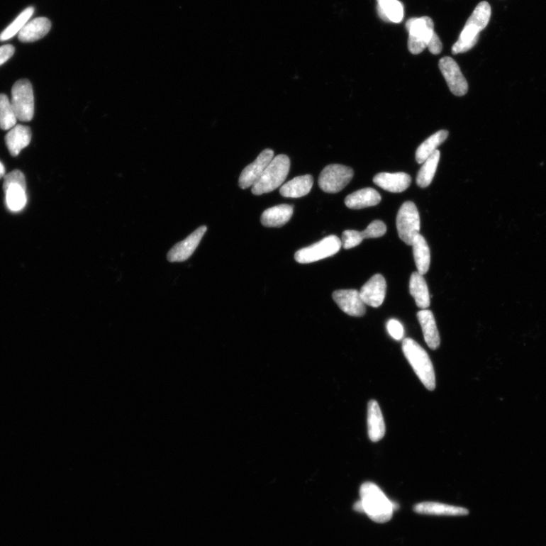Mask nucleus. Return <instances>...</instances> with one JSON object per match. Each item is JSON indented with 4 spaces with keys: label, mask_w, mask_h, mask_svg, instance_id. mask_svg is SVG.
Here are the masks:
<instances>
[{
    "label": "nucleus",
    "mask_w": 546,
    "mask_h": 546,
    "mask_svg": "<svg viewBox=\"0 0 546 546\" xmlns=\"http://www.w3.org/2000/svg\"><path fill=\"white\" fill-rule=\"evenodd\" d=\"M360 496L364 511L371 520L379 523L391 520L394 505L377 485L371 482L363 484L360 489Z\"/></svg>",
    "instance_id": "obj_1"
},
{
    "label": "nucleus",
    "mask_w": 546,
    "mask_h": 546,
    "mask_svg": "<svg viewBox=\"0 0 546 546\" xmlns=\"http://www.w3.org/2000/svg\"><path fill=\"white\" fill-rule=\"evenodd\" d=\"M402 351L423 386L433 391L435 389V374L428 352L411 338L403 340Z\"/></svg>",
    "instance_id": "obj_2"
},
{
    "label": "nucleus",
    "mask_w": 546,
    "mask_h": 546,
    "mask_svg": "<svg viewBox=\"0 0 546 546\" xmlns=\"http://www.w3.org/2000/svg\"><path fill=\"white\" fill-rule=\"evenodd\" d=\"M290 167L291 162L288 156L280 155L273 158L259 180L253 185L251 191L259 196L277 189L286 181Z\"/></svg>",
    "instance_id": "obj_3"
},
{
    "label": "nucleus",
    "mask_w": 546,
    "mask_h": 546,
    "mask_svg": "<svg viewBox=\"0 0 546 546\" xmlns=\"http://www.w3.org/2000/svg\"><path fill=\"white\" fill-rule=\"evenodd\" d=\"M12 106L18 120L30 122L35 114L34 92L30 82L21 79L16 82L12 89Z\"/></svg>",
    "instance_id": "obj_4"
},
{
    "label": "nucleus",
    "mask_w": 546,
    "mask_h": 546,
    "mask_svg": "<svg viewBox=\"0 0 546 546\" xmlns=\"http://www.w3.org/2000/svg\"><path fill=\"white\" fill-rule=\"evenodd\" d=\"M406 28L409 32V51L414 55L422 52L428 48L435 32L433 21L428 16L411 18L407 21Z\"/></svg>",
    "instance_id": "obj_5"
},
{
    "label": "nucleus",
    "mask_w": 546,
    "mask_h": 546,
    "mask_svg": "<svg viewBox=\"0 0 546 546\" xmlns=\"http://www.w3.org/2000/svg\"><path fill=\"white\" fill-rule=\"evenodd\" d=\"M4 189L8 209L12 212L23 211L27 203L25 174L19 170L7 174L4 177Z\"/></svg>",
    "instance_id": "obj_6"
},
{
    "label": "nucleus",
    "mask_w": 546,
    "mask_h": 546,
    "mask_svg": "<svg viewBox=\"0 0 546 546\" xmlns=\"http://www.w3.org/2000/svg\"><path fill=\"white\" fill-rule=\"evenodd\" d=\"M396 226L399 238L408 245L420 230V218L416 205L411 201L403 203L398 213Z\"/></svg>",
    "instance_id": "obj_7"
},
{
    "label": "nucleus",
    "mask_w": 546,
    "mask_h": 546,
    "mask_svg": "<svg viewBox=\"0 0 546 546\" xmlns=\"http://www.w3.org/2000/svg\"><path fill=\"white\" fill-rule=\"evenodd\" d=\"M342 246L340 238L335 235H330L318 243L301 249L294 255V259L299 264H311L335 255L340 250Z\"/></svg>",
    "instance_id": "obj_8"
},
{
    "label": "nucleus",
    "mask_w": 546,
    "mask_h": 546,
    "mask_svg": "<svg viewBox=\"0 0 546 546\" xmlns=\"http://www.w3.org/2000/svg\"><path fill=\"white\" fill-rule=\"evenodd\" d=\"M353 177L354 170L352 168L340 164H332L321 172L319 186L324 192L335 194L343 190Z\"/></svg>",
    "instance_id": "obj_9"
},
{
    "label": "nucleus",
    "mask_w": 546,
    "mask_h": 546,
    "mask_svg": "<svg viewBox=\"0 0 546 546\" xmlns=\"http://www.w3.org/2000/svg\"><path fill=\"white\" fill-rule=\"evenodd\" d=\"M439 67L453 94L462 96L467 93L468 83L459 65L452 58L445 57L441 59Z\"/></svg>",
    "instance_id": "obj_10"
},
{
    "label": "nucleus",
    "mask_w": 546,
    "mask_h": 546,
    "mask_svg": "<svg viewBox=\"0 0 546 546\" xmlns=\"http://www.w3.org/2000/svg\"><path fill=\"white\" fill-rule=\"evenodd\" d=\"M274 158V151L265 149L262 151L257 158L245 167L240 174L238 184L242 189L252 187L259 180L272 159Z\"/></svg>",
    "instance_id": "obj_11"
},
{
    "label": "nucleus",
    "mask_w": 546,
    "mask_h": 546,
    "mask_svg": "<svg viewBox=\"0 0 546 546\" xmlns=\"http://www.w3.org/2000/svg\"><path fill=\"white\" fill-rule=\"evenodd\" d=\"M333 299L340 308L349 316H363L366 313V304L355 289L338 290L333 292Z\"/></svg>",
    "instance_id": "obj_12"
},
{
    "label": "nucleus",
    "mask_w": 546,
    "mask_h": 546,
    "mask_svg": "<svg viewBox=\"0 0 546 546\" xmlns=\"http://www.w3.org/2000/svg\"><path fill=\"white\" fill-rule=\"evenodd\" d=\"M207 230V227L203 225L191 233L182 242L174 245L167 255L169 262H183L187 260L199 247L201 239Z\"/></svg>",
    "instance_id": "obj_13"
},
{
    "label": "nucleus",
    "mask_w": 546,
    "mask_h": 546,
    "mask_svg": "<svg viewBox=\"0 0 546 546\" xmlns=\"http://www.w3.org/2000/svg\"><path fill=\"white\" fill-rule=\"evenodd\" d=\"M386 289L385 278L381 274H376L360 289V296L365 304L379 308L384 302Z\"/></svg>",
    "instance_id": "obj_14"
},
{
    "label": "nucleus",
    "mask_w": 546,
    "mask_h": 546,
    "mask_svg": "<svg viewBox=\"0 0 546 546\" xmlns=\"http://www.w3.org/2000/svg\"><path fill=\"white\" fill-rule=\"evenodd\" d=\"M374 182L377 186L385 191L391 193H401L409 188L411 178L408 174L405 172H381L377 174L374 178Z\"/></svg>",
    "instance_id": "obj_15"
},
{
    "label": "nucleus",
    "mask_w": 546,
    "mask_h": 546,
    "mask_svg": "<svg viewBox=\"0 0 546 546\" xmlns=\"http://www.w3.org/2000/svg\"><path fill=\"white\" fill-rule=\"evenodd\" d=\"M367 428L371 441L377 442L384 439L386 425L379 403L375 400H371L368 403Z\"/></svg>",
    "instance_id": "obj_16"
},
{
    "label": "nucleus",
    "mask_w": 546,
    "mask_h": 546,
    "mask_svg": "<svg viewBox=\"0 0 546 546\" xmlns=\"http://www.w3.org/2000/svg\"><path fill=\"white\" fill-rule=\"evenodd\" d=\"M421 325L425 343L432 350H436L440 346L441 340L433 312L430 310H421L417 314Z\"/></svg>",
    "instance_id": "obj_17"
},
{
    "label": "nucleus",
    "mask_w": 546,
    "mask_h": 546,
    "mask_svg": "<svg viewBox=\"0 0 546 546\" xmlns=\"http://www.w3.org/2000/svg\"><path fill=\"white\" fill-rule=\"evenodd\" d=\"M413 510L420 515L465 516L469 514V511L467 508L433 501L421 502V503L415 506Z\"/></svg>",
    "instance_id": "obj_18"
},
{
    "label": "nucleus",
    "mask_w": 546,
    "mask_h": 546,
    "mask_svg": "<svg viewBox=\"0 0 546 546\" xmlns=\"http://www.w3.org/2000/svg\"><path fill=\"white\" fill-rule=\"evenodd\" d=\"M10 155L17 157L21 150L29 145L31 140V130L29 127L18 125L10 129L5 138Z\"/></svg>",
    "instance_id": "obj_19"
},
{
    "label": "nucleus",
    "mask_w": 546,
    "mask_h": 546,
    "mask_svg": "<svg viewBox=\"0 0 546 546\" xmlns=\"http://www.w3.org/2000/svg\"><path fill=\"white\" fill-rule=\"evenodd\" d=\"M50 29L51 23L48 18L40 17L32 19L18 33V39L23 43L35 42L45 37Z\"/></svg>",
    "instance_id": "obj_20"
},
{
    "label": "nucleus",
    "mask_w": 546,
    "mask_h": 546,
    "mask_svg": "<svg viewBox=\"0 0 546 546\" xmlns=\"http://www.w3.org/2000/svg\"><path fill=\"white\" fill-rule=\"evenodd\" d=\"M381 200V196L377 191L367 188L349 194L345 200V204L349 209L360 210L376 206Z\"/></svg>",
    "instance_id": "obj_21"
},
{
    "label": "nucleus",
    "mask_w": 546,
    "mask_h": 546,
    "mask_svg": "<svg viewBox=\"0 0 546 546\" xmlns=\"http://www.w3.org/2000/svg\"><path fill=\"white\" fill-rule=\"evenodd\" d=\"M293 211V206L289 204L271 207L262 214L261 223L266 227H282L291 220Z\"/></svg>",
    "instance_id": "obj_22"
},
{
    "label": "nucleus",
    "mask_w": 546,
    "mask_h": 546,
    "mask_svg": "<svg viewBox=\"0 0 546 546\" xmlns=\"http://www.w3.org/2000/svg\"><path fill=\"white\" fill-rule=\"evenodd\" d=\"M313 184L311 174L298 177L284 184L280 189V194L285 198L299 199L310 193Z\"/></svg>",
    "instance_id": "obj_23"
},
{
    "label": "nucleus",
    "mask_w": 546,
    "mask_h": 546,
    "mask_svg": "<svg viewBox=\"0 0 546 546\" xmlns=\"http://www.w3.org/2000/svg\"><path fill=\"white\" fill-rule=\"evenodd\" d=\"M410 293L418 307L422 310L430 306V296L427 282L418 272H414L410 279Z\"/></svg>",
    "instance_id": "obj_24"
},
{
    "label": "nucleus",
    "mask_w": 546,
    "mask_h": 546,
    "mask_svg": "<svg viewBox=\"0 0 546 546\" xmlns=\"http://www.w3.org/2000/svg\"><path fill=\"white\" fill-rule=\"evenodd\" d=\"M413 254L418 272L421 275L428 273L430 266V250L425 239L420 234L414 238L413 244Z\"/></svg>",
    "instance_id": "obj_25"
},
{
    "label": "nucleus",
    "mask_w": 546,
    "mask_h": 546,
    "mask_svg": "<svg viewBox=\"0 0 546 546\" xmlns=\"http://www.w3.org/2000/svg\"><path fill=\"white\" fill-rule=\"evenodd\" d=\"M377 13L386 23H400L403 18V7L399 0H377Z\"/></svg>",
    "instance_id": "obj_26"
},
{
    "label": "nucleus",
    "mask_w": 546,
    "mask_h": 546,
    "mask_svg": "<svg viewBox=\"0 0 546 546\" xmlns=\"http://www.w3.org/2000/svg\"><path fill=\"white\" fill-rule=\"evenodd\" d=\"M449 136V132L446 130H440L421 144L416 152V160L419 164H423L433 152L437 150Z\"/></svg>",
    "instance_id": "obj_27"
},
{
    "label": "nucleus",
    "mask_w": 546,
    "mask_h": 546,
    "mask_svg": "<svg viewBox=\"0 0 546 546\" xmlns=\"http://www.w3.org/2000/svg\"><path fill=\"white\" fill-rule=\"evenodd\" d=\"M479 33V30L476 27L466 24L459 38L452 47V53L455 55L464 53L472 50L477 45Z\"/></svg>",
    "instance_id": "obj_28"
},
{
    "label": "nucleus",
    "mask_w": 546,
    "mask_h": 546,
    "mask_svg": "<svg viewBox=\"0 0 546 546\" xmlns=\"http://www.w3.org/2000/svg\"><path fill=\"white\" fill-rule=\"evenodd\" d=\"M440 159V152L437 150L423 163L417 177V184L419 187L422 189L428 188L431 184L437 167H438Z\"/></svg>",
    "instance_id": "obj_29"
},
{
    "label": "nucleus",
    "mask_w": 546,
    "mask_h": 546,
    "mask_svg": "<svg viewBox=\"0 0 546 546\" xmlns=\"http://www.w3.org/2000/svg\"><path fill=\"white\" fill-rule=\"evenodd\" d=\"M17 117L12 104L5 94H0V128L10 130L16 126Z\"/></svg>",
    "instance_id": "obj_30"
},
{
    "label": "nucleus",
    "mask_w": 546,
    "mask_h": 546,
    "mask_svg": "<svg viewBox=\"0 0 546 546\" xmlns=\"http://www.w3.org/2000/svg\"><path fill=\"white\" fill-rule=\"evenodd\" d=\"M491 14L490 5L487 2L483 1L477 5L471 17L467 21L466 24L472 25L481 32L487 27Z\"/></svg>",
    "instance_id": "obj_31"
},
{
    "label": "nucleus",
    "mask_w": 546,
    "mask_h": 546,
    "mask_svg": "<svg viewBox=\"0 0 546 546\" xmlns=\"http://www.w3.org/2000/svg\"><path fill=\"white\" fill-rule=\"evenodd\" d=\"M35 9L33 7H28L23 11L11 24L6 28L0 35V40L5 41L13 38L16 35L24 28L27 24L30 17L34 14Z\"/></svg>",
    "instance_id": "obj_32"
},
{
    "label": "nucleus",
    "mask_w": 546,
    "mask_h": 546,
    "mask_svg": "<svg viewBox=\"0 0 546 546\" xmlns=\"http://www.w3.org/2000/svg\"><path fill=\"white\" fill-rule=\"evenodd\" d=\"M387 231L386 224L380 221H375L371 223L365 230L362 232L364 239L377 238L384 236Z\"/></svg>",
    "instance_id": "obj_33"
},
{
    "label": "nucleus",
    "mask_w": 546,
    "mask_h": 546,
    "mask_svg": "<svg viewBox=\"0 0 546 546\" xmlns=\"http://www.w3.org/2000/svg\"><path fill=\"white\" fill-rule=\"evenodd\" d=\"M362 232L346 230L342 233V244L345 249H351L360 245L364 241Z\"/></svg>",
    "instance_id": "obj_34"
},
{
    "label": "nucleus",
    "mask_w": 546,
    "mask_h": 546,
    "mask_svg": "<svg viewBox=\"0 0 546 546\" xmlns=\"http://www.w3.org/2000/svg\"><path fill=\"white\" fill-rule=\"evenodd\" d=\"M387 330L389 335L397 341L402 340L403 333H405L402 324L395 319L389 321L387 323Z\"/></svg>",
    "instance_id": "obj_35"
},
{
    "label": "nucleus",
    "mask_w": 546,
    "mask_h": 546,
    "mask_svg": "<svg viewBox=\"0 0 546 546\" xmlns=\"http://www.w3.org/2000/svg\"><path fill=\"white\" fill-rule=\"evenodd\" d=\"M428 48H429L430 52L433 55H438L442 50V41L435 32L428 43Z\"/></svg>",
    "instance_id": "obj_36"
},
{
    "label": "nucleus",
    "mask_w": 546,
    "mask_h": 546,
    "mask_svg": "<svg viewBox=\"0 0 546 546\" xmlns=\"http://www.w3.org/2000/svg\"><path fill=\"white\" fill-rule=\"evenodd\" d=\"M14 52L15 48L13 45H7L0 47V65H2L12 57Z\"/></svg>",
    "instance_id": "obj_37"
},
{
    "label": "nucleus",
    "mask_w": 546,
    "mask_h": 546,
    "mask_svg": "<svg viewBox=\"0 0 546 546\" xmlns=\"http://www.w3.org/2000/svg\"><path fill=\"white\" fill-rule=\"evenodd\" d=\"M355 510L359 512H364L362 501H357L355 505Z\"/></svg>",
    "instance_id": "obj_38"
},
{
    "label": "nucleus",
    "mask_w": 546,
    "mask_h": 546,
    "mask_svg": "<svg viewBox=\"0 0 546 546\" xmlns=\"http://www.w3.org/2000/svg\"><path fill=\"white\" fill-rule=\"evenodd\" d=\"M5 177V167L1 162H0V179Z\"/></svg>",
    "instance_id": "obj_39"
}]
</instances>
